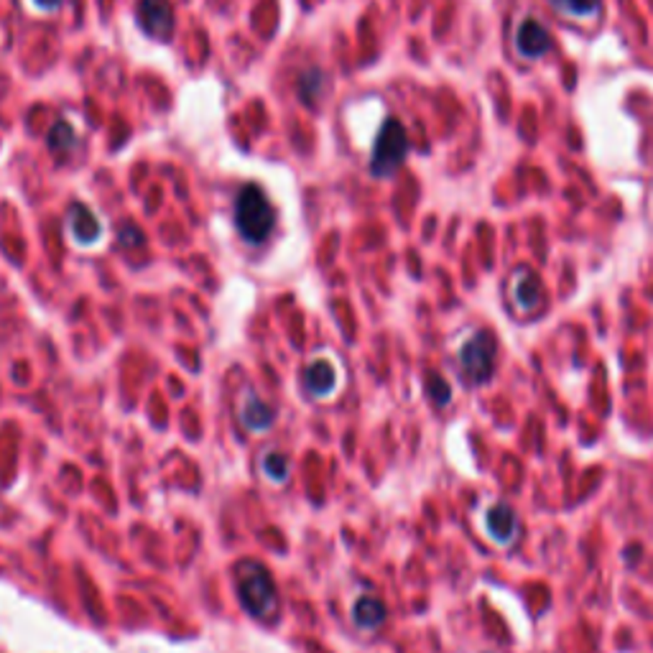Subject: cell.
<instances>
[{"label": "cell", "instance_id": "obj_1", "mask_svg": "<svg viewBox=\"0 0 653 653\" xmlns=\"http://www.w3.org/2000/svg\"><path fill=\"white\" fill-rule=\"evenodd\" d=\"M273 223H276V212L268 202L264 189L256 184L243 186V192L238 194V202H235L238 232L248 243H264L273 230Z\"/></svg>", "mask_w": 653, "mask_h": 653}, {"label": "cell", "instance_id": "obj_2", "mask_svg": "<svg viewBox=\"0 0 653 653\" xmlns=\"http://www.w3.org/2000/svg\"><path fill=\"white\" fill-rule=\"evenodd\" d=\"M408 153V136L406 128L396 118H388L375 138L373 146V156H370V171L375 177H390L396 174V169L406 161Z\"/></svg>", "mask_w": 653, "mask_h": 653}, {"label": "cell", "instance_id": "obj_3", "mask_svg": "<svg viewBox=\"0 0 653 653\" xmlns=\"http://www.w3.org/2000/svg\"><path fill=\"white\" fill-rule=\"evenodd\" d=\"M240 600H243L245 610L256 618H271V612L276 610V587L271 574L261 567V564H248L240 570Z\"/></svg>", "mask_w": 653, "mask_h": 653}, {"label": "cell", "instance_id": "obj_4", "mask_svg": "<svg viewBox=\"0 0 653 653\" xmlns=\"http://www.w3.org/2000/svg\"><path fill=\"white\" fill-rule=\"evenodd\" d=\"M495 366V340L490 332H477L460 350V367L472 383H485Z\"/></svg>", "mask_w": 653, "mask_h": 653}, {"label": "cell", "instance_id": "obj_5", "mask_svg": "<svg viewBox=\"0 0 653 653\" xmlns=\"http://www.w3.org/2000/svg\"><path fill=\"white\" fill-rule=\"evenodd\" d=\"M138 19L143 31L153 39L166 41L174 31V8L169 0H141Z\"/></svg>", "mask_w": 653, "mask_h": 653}, {"label": "cell", "instance_id": "obj_6", "mask_svg": "<svg viewBox=\"0 0 653 653\" xmlns=\"http://www.w3.org/2000/svg\"><path fill=\"white\" fill-rule=\"evenodd\" d=\"M510 299H513V306L521 311V314H531L536 311L539 304H541V281L533 271H515L513 276V284H510Z\"/></svg>", "mask_w": 653, "mask_h": 653}, {"label": "cell", "instance_id": "obj_7", "mask_svg": "<svg viewBox=\"0 0 653 653\" xmlns=\"http://www.w3.org/2000/svg\"><path fill=\"white\" fill-rule=\"evenodd\" d=\"M515 46H518V51L526 59H539V57H544L551 49L549 31L539 20H523L521 28H518V34H515Z\"/></svg>", "mask_w": 653, "mask_h": 653}, {"label": "cell", "instance_id": "obj_8", "mask_svg": "<svg viewBox=\"0 0 653 653\" xmlns=\"http://www.w3.org/2000/svg\"><path fill=\"white\" fill-rule=\"evenodd\" d=\"M488 531L498 544H506L515 531V515L508 506L498 503L488 510Z\"/></svg>", "mask_w": 653, "mask_h": 653}, {"label": "cell", "instance_id": "obj_9", "mask_svg": "<svg viewBox=\"0 0 653 653\" xmlns=\"http://www.w3.org/2000/svg\"><path fill=\"white\" fill-rule=\"evenodd\" d=\"M69 223H72V232L80 243H90L100 235V224L95 220V215L82 207V204H75L72 207V215H69Z\"/></svg>", "mask_w": 653, "mask_h": 653}, {"label": "cell", "instance_id": "obj_10", "mask_svg": "<svg viewBox=\"0 0 653 653\" xmlns=\"http://www.w3.org/2000/svg\"><path fill=\"white\" fill-rule=\"evenodd\" d=\"M383 618H386V608H383L381 600H375V597H363V600H358V605H355V620H358V625H363V628H375V625L383 623Z\"/></svg>", "mask_w": 653, "mask_h": 653}, {"label": "cell", "instance_id": "obj_11", "mask_svg": "<svg viewBox=\"0 0 653 653\" xmlns=\"http://www.w3.org/2000/svg\"><path fill=\"white\" fill-rule=\"evenodd\" d=\"M306 383H309V388H311V393L325 396V393H329V390L334 388V370H332V366H329L326 360H319L317 366L309 367V373H306Z\"/></svg>", "mask_w": 653, "mask_h": 653}, {"label": "cell", "instance_id": "obj_12", "mask_svg": "<svg viewBox=\"0 0 653 653\" xmlns=\"http://www.w3.org/2000/svg\"><path fill=\"white\" fill-rule=\"evenodd\" d=\"M549 3L556 11L577 19H592L600 8V0H549Z\"/></svg>", "mask_w": 653, "mask_h": 653}, {"label": "cell", "instance_id": "obj_13", "mask_svg": "<svg viewBox=\"0 0 653 653\" xmlns=\"http://www.w3.org/2000/svg\"><path fill=\"white\" fill-rule=\"evenodd\" d=\"M271 416H273V413H271V408L265 406V404H261V401H250V406L243 411L245 424L253 429L268 427V424H271Z\"/></svg>", "mask_w": 653, "mask_h": 653}, {"label": "cell", "instance_id": "obj_14", "mask_svg": "<svg viewBox=\"0 0 653 653\" xmlns=\"http://www.w3.org/2000/svg\"><path fill=\"white\" fill-rule=\"evenodd\" d=\"M75 141V130L67 125V122H59L51 133H49V143L59 151V148H67V146H72Z\"/></svg>", "mask_w": 653, "mask_h": 653}, {"label": "cell", "instance_id": "obj_15", "mask_svg": "<svg viewBox=\"0 0 653 653\" xmlns=\"http://www.w3.org/2000/svg\"><path fill=\"white\" fill-rule=\"evenodd\" d=\"M265 469H268V475H271V477H276V480H284V477H286L284 457H276V454H271V457L265 460Z\"/></svg>", "mask_w": 653, "mask_h": 653}, {"label": "cell", "instance_id": "obj_16", "mask_svg": "<svg viewBox=\"0 0 653 653\" xmlns=\"http://www.w3.org/2000/svg\"><path fill=\"white\" fill-rule=\"evenodd\" d=\"M431 396H434V401H437V404H447L449 386L445 383V381H439V378H431Z\"/></svg>", "mask_w": 653, "mask_h": 653}, {"label": "cell", "instance_id": "obj_17", "mask_svg": "<svg viewBox=\"0 0 653 653\" xmlns=\"http://www.w3.org/2000/svg\"><path fill=\"white\" fill-rule=\"evenodd\" d=\"M34 3H36V5H41V8H57L61 0H34Z\"/></svg>", "mask_w": 653, "mask_h": 653}]
</instances>
